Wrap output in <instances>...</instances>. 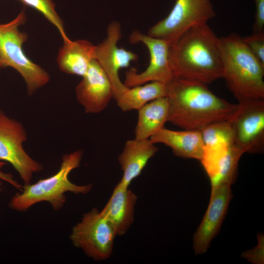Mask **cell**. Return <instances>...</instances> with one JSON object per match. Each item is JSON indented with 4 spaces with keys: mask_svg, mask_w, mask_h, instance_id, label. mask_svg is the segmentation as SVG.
Wrapping results in <instances>:
<instances>
[{
    "mask_svg": "<svg viewBox=\"0 0 264 264\" xmlns=\"http://www.w3.org/2000/svg\"><path fill=\"white\" fill-rule=\"evenodd\" d=\"M157 151V147L150 139L127 141L118 157L123 171L122 177L119 182L129 187L132 181L141 174L149 160Z\"/></svg>",
    "mask_w": 264,
    "mask_h": 264,
    "instance_id": "16",
    "label": "cell"
},
{
    "mask_svg": "<svg viewBox=\"0 0 264 264\" xmlns=\"http://www.w3.org/2000/svg\"><path fill=\"white\" fill-rule=\"evenodd\" d=\"M203 83L174 77L166 84L168 122L185 130L200 131L214 122L229 120L238 109L212 92Z\"/></svg>",
    "mask_w": 264,
    "mask_h": 264,
    "instance_id": "1",
    "label": "cell"
},
{
    "mask_svg": "<svg viewBox=\"0 0 264 264\" xmlns=\"http://www.w3.org/2000/svg\"><path fill=\"white\" fill-rule=\"evenodd\" d=\"M129 41L132 44L142 43L146 46L149 51L150 63L142 72L138 73L134 68L127 71L124 83L125 86L131 88L152 82L166 84L174 78L169 62L170 45L168 43L138 30L132 32Z\"/></svg>",
    "mask_w": 264,
    "mask_h": 264,
    "instance_id": "10",
    "label": "cell"
},
{
    "mask_svg": "<svg viewBox=\"0 0 264 264\" xmlns=\"http://www.w3.org/2000/svg\"><path fill=\"white\" fill-rule=\"evenodd\" d=\"M134 139H149L168 122L169 104L166 96L157 98L145 104L138 110Z\"/></svg>",
    "mask_w": 264,
    "mask_h": 264,
    "instance_id": "19",
    "label": "cell"
},
{
    "mask_svg": "<svg viewBox=\"0 0 264 264\" xmlns=\"http://www.w3.org/2000/svg\"><path fill=\"white\" fill-rule=\"evenodd\" d=\"M24 4L33 8L42 14L59 31L63 40L67 36L62 20L55 10L52 0H20Z\"/></svg>",
    "mask_w": 264,
    "mask_h": 264,
    "instance_id": "22",
    "label": "cell"
},
{
    "mask_svg": "<svg viewBox=\"0 0 264 264\" xmlns=\"http://www.w3.org/2000/svg\"><path fill=\"white\" fill-rule=\"evenodd\" d=\"M232 198L230 185H223L211 189L207 210L193 236L195 254H203L208 250L220 231Z\"/></svg>",
    "mask_w": 264,
    "mask_h": 264,
    "instance_id": "12",
    "label": "cell"
},
{
    "mask_svg": "<svg viewBox=\"0 0 264 264\" xmlns=\"http://www.w3.org/2000/svg\"><path fill=\"white\" fill-rule=\"evenodd\" d=\"M243 154L234 145L226 143L204 146L200 161L210 180L211 189L232 184Z\"/></svg>",
    "mask_w": 264,
    "mask_h": 264,
    "instance_id": "14",
    "label": "cell"
},
{
    "mask_svg": "<svg viewBox=\"0 0 264 264\" xmlns=\"http://www.w3.org/2000/svg\"><path fill=\"white\" fill-rule=\"evenodd\" d=\"M204 146L220 142L234 144L233 133L229 121H221L210 124L200 131Z\"/></svg>",
    "mask_w": 264,
    "mask_h": 264,
    "instance_id": "21",
    "label": "cell"
},
{
    "mask_svg": "<svg viewBox=\"0 0 264 264\" xmlns=\"http://www.w3.org/2000/svg\"><path fill=\"white\" fill-rule=\"evenodd\" d=\"M25 21V14L21 12L12 21L0 24V63L1 66H10L19 72L26 84L28 94L32 95L49 82L50 76L23 50L27 35L20 31L19 27Z\"/></svg>",
    "mask_w": 264,
    "mask_h": 264,
    "instance_id": "5",
    "label": "cell"
},
{
    "mask_svg": "<svg viewBox=\"0 0 264 264\" xmlns=\"http://www.w3.org/2000/svg\"><path fill=\"white\" fill-rule=\"evenodd\" d=\"M166 96V84L152 82L128 88L116 101L123 111L138 110L145 104Z\"/></svg>",
    "mask_w": 264,
    "mask_h": 264,
    "instance_id": "20",
    "label": "cell"
},
{
    "mask_svg": "<svg viewBox=\"0 0 264 264\" xmlns=\"http://www.w3.org/2000/svg\"><path fill=\"white\" fill-rule=\"evenodd\" d=\"M244 43L258 60L264 66V32H257L244 38Z\"/></svg>",
    "mask_w": 264,
    "mask_h": 264,
    "instance_id": "23",
    "label": "cell"
},
{
    "mask_svg": "<svg viewBox=\"0 0 264 264\" xmlns=\"http://www.w3.org/2000/svg\"><path fill=\"white\" fill-rule=\"evenodd\" d=\"M0 66H1L0 63Z\"/></svg>",
    "mask_w": 264,
    "mask_h": 264,
    "instance_id": "27",
    "label": "cell"
},
{
    "mask_svg": "<svg viewBox=\"0 0 264 264\" xmlns=\"http://www.w3.org/2000/svg\"><path fill=\"white\" fill-rule=\"evenodd\" d=\"M255 5L254 32L264 31V0H253Z\"/></svg>",
    "mask_w": 264,
    "mask_h": 264,
    "instance_id": "25",
    "label": "cell"
},
{
    "mask_svg": "<svg viewBox=\"0 0 264 264\" xmlns=\"http://www.w3.org/2000/svg\"><path fill=\"white\" fill-rule=\"evenodd\" d=\"M220 40L222 78L238 102L264 99V66L239 35L231 34Z\"/></svg>",
    "mask_w": 264,
    "mask_h": 264,
    "instance_id": "3",
    "label": "cell"
},
{
    "mask_svg": "<svg viewBox=\"0 0 264 264\" xmlns=\"http://www.w3.org/2000/svg\"><path fill=\"white\" fill-rule=\"evenodd\" d=\"M154 143H162L171 149L180 157L200 161L204 143L199 131H173L163 128L150 138Z\"/></svg>",
    "mask_w": 264,
    "mask_h": 264,
    "instance_id": "17",
    "label": "cell"
},
{
    "mask_svg": "<svg viewBox=\"0 0 264 264\" xmlns=\"http://www.w3.org/2000/svg\"><path fill=\"white\" fill-rule=\"evenodd\" d=\"M5 165H6L5 162L0 161V179L8 182L19 191H22V185H21L14 178V176L12 174L4 173L0 170ZM1 190V182L0 181V191Z\"/></svg>",
    "mask_w": 264,
    "mask_h": 264,
    "instance_id": "26",
    "label": "cell"
},
{
    "mask_svg": "<svg viewBox=\"0 0 264 264\" xmlns=\"http://www.w3.org/2000/svg\"><path fill=\"white\" fill-rule=\"evenodd\" d=\"M259 242L252 249L245 251L242 257L254 264H263L264 262V236H259Z\"/></svg>",
    "mask_w": 264,
    "mask_h": 264,
    "instance_id": "24",
    "label": "cell"
},
{
    "mask_svg": "<svg viewBox=\"0 0 264 264\" xmlns=\"http://www.w3.org/2000/svg\"><path fill=\"white\" fill-rule=\"evenodd\" d=\"M27 138V132L22 123L0 110V161L11 164L24 184L30 183L33 175L44 168L24 149L23 144Z\"/></svg>",
    "mask_w": 264,
    "mask_h": 264,
    "instance_id": "8",
    "label": "cell"
},
{
    "mask_svg": "<svg viewBox=\"0 0 264 264\" xmlns=\"http://www.w3.org/2000/svg\"><path fill=\"white\" fill-rule=\"evenodd\" d=\"M238 107L229 119L233 145L243 154L262 153L264 150V99L239 102Z\"/></svg>",
    "mask_w": 264,
    "mask_h": 264,
    "instance_id": "9",
    "label": "cell"
},
{
    "mask_svg": "<svg viewBox=\"0 0 264 264\" xmlns=\"http://www.w3.org/2000/svg\"><path fill=\"white\" fill-rule=\"evenodd\" d=\"M116 236L110 223L94 208L74 226L70 240L74 247L81 249L88 257L101 261L111 256Z\"/></svg>",
    "mask_w": 264,
    "mask_h": 264,
    "instance_id": "6",
    "label": "cell"
},
{
    "mask_svg": "<svg viewBox=\"0 0 264 264\" xmlns=\"http://www.w3.org/2000/svg\"><path fill=\"white\" fill-rule=\"evenodd\" d=\"M215 16L210 0H176L168 15L151 27L147 35L170 45L192 26L207 22Z\"/></svg>",
    "mask_w": 264,
    "mask_h": 264,
    "instance_id": "7",
    "label": "cell"
},
{
    "mask_svg": "<svg viewBox=\"0 0 264 264\" xmlns=\"http://www.w3.org/2000/svg\"><path fill=\"white\" fill-rule=\"evenodd\" d=\"M83 155V151L81 150L63 155L57 173L35 183L24 184L22 191L11 198L9 208L16 211L25 212L36 203L46 201L51 204L54 210L58 211L66 203V193H89L92 188V184L76 185L68 178L70 172L80 166Z\"/></svg>",
    "mask_w": 264,
    "mask_h": 264,
    "instance_id": "4",
    "label": "cell"
},
{
    "mask_svg": "<svg viewBox=\"0 0 264 264\" xmlns=\"http://www.w3.org/2000/svg\"><path fill=\"white\" fill-rule=\"evenodd\" d=\"M58 52L57 63L63 72L83 76L90 63L95 59L96 45L86 40H63Z\"/></svg>",
    "mask_w": 264,
    "mask_h": 264,
    "instance_id": "18",
    "label": "cell"
},
{
    "mask_svg": "<svg viewBox=\"0 0 264 264\" xmlns=\"http://www.w3.org/2000/svg\"><path fill=\"white\" fill-rule=\"evenodd\" d=\"M121 35L120 23L116 21L111 22L108 26L106 38L96 45L95 49V59L110 80L115 101L128 88L119 79V70L128 67L132 62L136 61L138 58L134 53L117 46Z\"/></svg>",
    "mask_w": 264,
    "mask_h": 264,
    "instance_id": "11",
    "label": "cell"
},
{
    "mask_svg": "<svg viewBox=\"0 0 264 264\" xmlns=\"http://www.w3.org/2000/svg\"><path fill=\"white\" fill-rule=\"evenodd\" d=\"M174 77L210 84L223 77L220 38L207 22L197 24L169 45Z\"/></svg>",
    "mask_w": 264,
    "mask_h": 264,
    "instance_id": "2",
    "label": "cell"
},
{
    "mask_svg": "<svg viewBox=\"0 0 264 264\" xmlns=\"http://www.w3.org/2000/svg\"><path fill=\"white\" fill-rule=\"evenodd\" d=\"M137 200V197L133 192L118 182L100 211L110 223L116 236L125 235L132 225Z\"/></svg>",
    "mask_w": 264,
    "mask_h": 264,
    "instance_id": "15",
    "label": "cell"
},
{
    "mask_svg": "<svg viewBox=\"0 0 264 264\" xmlns=\"http://www.w3.org/2000/svg\"><path fill=\"white\" fill-rule=\"evenodd\" d=\"M76 98L86 113L104 110L113 97L111 84L98 62L93 60L75 88Z\"/></svg>",
    "mask_w": 264,
    "mask_h": 264,
    "instance_id": "13",
    "label": "cell"
}]
</instances>
